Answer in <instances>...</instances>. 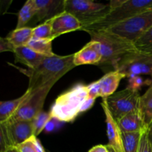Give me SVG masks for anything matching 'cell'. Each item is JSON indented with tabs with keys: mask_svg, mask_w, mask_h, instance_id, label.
Masks as SVG:
<instances>
[{
	"mask_svg": "<svg viewBox=\"0 0 152 152\" xmlns=\"http://www.w3.org/2000/svg\"><path fill=\"white\" fill-rule=\"evenodd\" d=\"M52 22V37H56L64 34L80 31L82 23L76 16L66 11H62L53 16Z\"/></svg>",
	"mask_w": 152,
	"mask_h": 152,
	"instance_id": "cell-13",
	"label": "cell"
},
{
	"mask_svg": "<svg viewBox=\"0 0 152 152\" xmlns=\"http://www.w3.org/2000/svg\"><path fill=\"white\" fill-rule=\"evenodd\" d=\"M125 1H126V0H112V1H110L109 4H108L109 8L111 9V10L117 8V7L122 5V4L125 2Z\"/></svg>",
	"mask_w": 152,
	"mask_h": 152,
	"instance_id": "cell-34",
	"label": "cell"
},
{
	"mask_svg": "<svg viewBox=\"0 0 152 152\" xmlns=\"http://www.w3.org/2000/svg\"><path fill=\"white\" fill-rule=\"evenodd\" d=\"M36 138L37 137L32 136L31 138L19 144L14 148L18 152H37L35 144Z\"/></svg>",
	"mask_w": 152,
	"mask_h": 152,
	"instance_id": "cell-29",
	"label": "cell"
},
{
	"mask_svg": "<svg viewBox=\"0 0 152 152\" xmlns=\"http://www.w3.org/2000/svg\"><path fill=\"white\" fill-rule=\"evenodd\" d=\"M12 1H0V15L4 14L7 12Z\"/></svg>",
	"mask_w": 152,
	"mask_h": 152,
	"instance_id": "cell-32",
	"label": "cell"
},
{
	"mask_svg": "<svg viewBox=\"0 0 152 152\" xmlns=\"http://www.w3.org/2000/svg\"><path fill=\"white\" fill-rule=\"evenodd\" d=\"M150 83L152 84V81H150L149 80H145L141 76H137V77L129 78V85H128L127 88L135 91H139V90L142 86L148 85Z\"/></svg>",
	"mask_w": 152,
	"mask_h": 152,
	"instance_id": "cell-27",
	"label": "cell"
},
{
	"mask_svg": "<svg viewBox=\"0 0 152 152\" xmlns=\"http://www.w3.org/2000/svg\"><path fill=\"white\" fill-rule=\"evenodd\" d=\"M6 152H18V151H16V149L14 148V147H11V148H9V149Z\"/></svg>",
	"mask_w": 152,
	"mask_h": 152,
	"instance_id": "cell-37",
	"label": "cell"
},
{
	"mask_svg": "<svg viewBox=\"0 0 152 152\" xmlns=\"http://www.w3.org/2000/svg\"><path fill=\"white\" fill-rule=\"evenodd\" d=\"M138 152H152V146L148 141L146 132H143L141 135Z\"/></svg>",
	"mask_w": 152,
	"mask_h": 152,
	"instance_id": "cell-30",
	"label": "cell"
},
{
	"mask_svg": "<svg viewBox=\"0 0 152 152\" xmlns=\"http://www.w3.org/2000/svg\"><path fill=\"white\" fill-rule=\"evenodd\" d=\"M146 134L147 137H148V141H149L150 144H151V145L152 146V121L151 122V123L147 126Z\"/></svg>",
	"mask_w": 152,
	"mask_h": 152,
	"instance_id": "cell-35",
	"label": "cell"
},
{
	"mask_svg": "<svg viewBox=\"0 0 152 152\" xmlns=\"http://www.w3.org/2000/svg\"><path fill=\"white\" fill-rule=\"evenodd\" d=\"M74 53L66 56H58L48 57L37 68L34 69H22L17 68L22 74L29 79L28 89L33 91L39 88L53 85L60 80L65 74L75 68L74 63Z\"/></svg>",
	"mask_w": 152,
	"mask_h": 152,
	"instance_id": "cell-2",
	"label": "cell"
},
{
	"mask_svg": "<svg viewBox=\"0 0 152 152\" xmlns=\"http://www.w3.org/2000/svg\"><path fill=\"white\" fill-rule=\"evenodd\" d=\"M37 13L35 18L37 22L48 20L58 13L64 11V1L58 0H34Z\"/></svg>",
	"mask_w": 152,
	"mask_h": 152,
	"instance_id": "cell-15",
	"label": "cell"
},
{
	"mask_svg": "<svg viewBox=\"0 0 152 152\" xmlns=\"http://www.w3.org/2000/svg\"><path fill=\"white\" fill-rule=\"evenodd\" d=\"M31 90L26 91L16 99L7 101H0V123H7L12 118L24 100L28 97Z\"/></svg>",
	"mask_w": 152,
	"mask_h": 152,
	"instance_id": "cell-18",
	"label": "cell"
},
{
	"mask_svg": "<svg viewBox=\"0 0 152 152\" xmlns=\"http://www.w3.org/2000/svg\"><path fill=\"white\" fill-rule=\"evenodd\" d=\"M91 39L98 42L102 60L98 65H110L115 69L119 61L129 53L137 50L133 42L106 31L88 33Z\"/></svg>",
	"mask_w": 152,
	"mask_h": 152,
	"instance_id": "cell-4",
	"label": "cell"
},
{
	"mask_svg": "<svg viewBox=\"0 0 152 152\" xmlns=\"http://www.w3.org/2000/svg\"><path fill=\"white\" fill-rule=\"evenodd\" d=\"M122 133L145 132L147 126L142 119L140 111L126 114L117 121Z\"/></svg>",
	"mask_w": 152,
	"mask_h": 152,
	"instance_id": "cell-16",
	"label": "cell"
},
{
	"mask_svg": "<svg viewBox=\"0 0 152 152\" xmlns=\"http://www.w3.org/2000/svg\"><path fill=\"white\" fill-rule=\"evenodd\" d=\"M95 100L89 96L87 86L78 83L59 95L49 112L59 123H71L81 113L91 109Z\"/></svg>",
	"mask_w": 152,
	"mask_h": 152,
	"instance_id": "cell-1",
	"label": "cell"
},
{
	"mask_svg": "<svg viewBox=\"0 0 152 152\" xmlns=\"http://www.w3.org/2000/svg\"><path fill=\"white\" fill-rule=\"evenodd\" d=\"M139 111L148 126L152 121V86L140 96Z\"/></svg>",
	"mask_w": 152,
	"mask_h": 152,
	"instance_id": "cell-21",
	"label": "cell"
},
{
	"mask_svg": "<svg viewBox=\"0 0 152 152\" xmlns=\"http://www.w3.org/2000/svg\"><path fill=\"white\" fill-rule=\"evenodd\" d=\"M53 86V85H48L35 90H31L28 97L22 102L10 120L32 121L33 119L43 110L46 98Z\"/></svg>",
	"mask_w": 152,
	"mask_h": 152,
	"instance_id": "cell-9",
	"label": "cell"
},
{
	"mask_svg": "<svg viewBox=\"0 0 152 152\" xmlns=\"http://www.w3.org/2000/svg\"><path fill=\"white\" fill-rule=\"evenodd\" d=\"M149 10H152V0H126L117 8H108L95 22L83 26L80 31L87 33L104 31Z\"/></svg>",
	"mask_w": 152,
	"mask_h": 152,
	"instance_id": "cell-3",
	"label": "cell"
},
{
	"mask_svg": "<svg viewBox=\"0 0 152 152\" xmlns=\"http://www.w3.org/2000/svg\"><path fill=\"white\" fill-rule=\"evenodd\" d=\"M13 53L15 56V62L23 64L31 69L37 68L46 57L35 52L28 46L16 48Z\"/></svg>",
	"mask_w": 152,
	"mask_h": 152,
	"instance_id": "cell-17",
	"label": "cell"
},
{
	"mask_svg": "<svg viewBox=\"0 0 152 152\" xmlns=\"http://www.w3.org/2000/svg\"><path fill=\"white\" fill-rule=\"evenodd\" d=\"M101 105L105 116V122L107 127V136L108 138V146L111 147L117 152H124L123 146V137L121 130L118 123L111 114L107 104L106 99H102Z\"/></svg>",
	"mask_w": 152,
	"mask_h": 152,
	"instance_id": "cell-12",
	"label": "cell"
},
{
	"mask_svg": "<svg viewBox=\"0 0 152 152\" xmlns=\"http://www.w3.org/2000/svg\"><path fill=\"white\" fill-rule=\"evenodd\" d=\"M102 60L100 46L98 42L91 40L74 56V63L76 67L83 65H98Z\"/></svg>",
	"mask_w": 152,
	"mask_h": 152,
	"instance_id": "cell-14",
	"label": "cell"
},
{
	"mask_svg": "<svg viewBox=\"0 0 152 152\" xmlns=\"http://www.w3.org/2000/svg\"><path fill=\"white\" fill-rule=\"evenodd\" d=\"M53 41V39L32 38L26 46L39 54L50 57L56 55V53H53L52 50Z\"/></svg>",
	"mask_w": 152,
	"mask_h": 152,
	"instance_id": "cell-20",
	"label": "cell"
},
{
	"mask_svg": "<svg viewBox=\"0 0 152 152\" xmlns=\"http://www.w3.org/2000/svg\"><path fill=\"white\" fill-rule=\"evenodd\" d=\"M106 146H107V148H108V152H117V151H115V150L113 149V148H111V147L108 146V145H106Z\"/></svg>",
	"mask_w": 152,
	"mask_h": 152,
	"instance_id": "cell-38",
	"label": "cell"
},
{
	"mask_svg": "<svg viewBox=\"0 0 152 152\" xmlns=\"http://www.w3.org/2000/svg\"><path fill=\"white\" fill-rule=\"evenodd\" d=\"M51 119L50 112H46L43 110L40 111L32 120L34 136L37 137L45 130L47 124Z\"/></svg>",
	"mask_w": 152,
	"mask_h": 152,
	"instance_id": "cell-24",
	"label": "cell"
},
{
	"mask_svg": "<svg viewBox=\"0 0 152 152\" xmlns=\"http://www.w3.org/2000/svg\"><path fill=\"white\" fill-rule=\"evenodd\" d=\"M6 38L14 48L26 46L33 38V28L25 26L21 28H15L7 34Z\"/></svg>",
	"mask_w": 152,
	"mask_h": 152,
	"instance_id": "cell-19",
	"label": "cell"
},
{
	"mask_svg": "<svg viewBox=\"0 0 152 152\" xmlns=\"http://www.w3.org/2000/svg\"><path fill=\"white\" fill-rule=\"evenodd\" d=\"M151 28H152V10H149L104 31L134 43Z\"/></svg>",
	"mask_w": 152,
	"mask_h": 152,
	"instance_id": "cell-5",
	"label": "cell"
},
{
	"mask_svg": "<svg viewBox=\"0 0 152 152\" xmlns=\"http://www.w3.org/2000/svg\"><path fill=\"white\" fill-rule=\"evenodd\" d=\"M151 77H152V74H151ZM151 86H152V84H151Z\"/></svg>",
	"mask_w": 152,
	"mask_h": 152,
	"instance_id": "cell-39",
	"label": "cell"
},
{
	"mask_svg": "<svg viewBox=\"0 0 152 152\" xmlns=\"http://www.w3.org/2000/svg\"><path fill=\"white\" fill-rule=\"evenodd\" d=\"M114 71L128 78L152 74V56L139 50L131 52L123 56L117 63Z\"/></svg>",
	"mask_w": 152,
	"mask_h": 152,
	"instance_id": "cell-6",
	"label": "cell"
},
{
	"mask_svg": "<svg viewBox=\"0 0 152 152\" xmlns=\"http://www.w3.org/2000/svg\"><path fill=\"white\" fill-rule=\"evenodd\" d=\"M14 47L10 44L6 37H0V53L2 52H14Z\"/></svg>",
	"mask_w": 152,
	"mask_h": 152,
	"instance_id": "cell-31",
	"label": "cell"
},
{
	"mask_svg": "<svg viewBox=\"0 0 152 152\" xmlns=\"http://www.w3.org/2000/svg\"><path fill=\"white\" fill-rule=\"evenodd\" d=\"M11 147L7 137L5 123H0V152H6Z\"/></svg>",
	"mask_w": 152,
	"mask_h": 152,
	"instance_id": "cell-28",
	"label": "cell"
},
{
	"mask_svg": "<svg viewBox=\"0 0 152 152\" xmlns=\"http://www.w3.org/2000/svg\"><path fill=\"white\" fill-rule=\"evenodd\" d=\"M64 11L74 15L82 23V26L91 23L105 10L108 4L91 0H65Z\"/></svg>",
	"mask_w": 152,
	"mask_h": 152,
	"instance_id": "cell-8",
	"label": "cell"
},
{
	"mask_svg": "<svg viewBox=\"0 0 152 152\" xmlns=\"http://www.w3.org/2000/svg\"><path fill=\"white\" fill-rule=\"evenodd\" d=\"M35 144H36V148H37V152H45V151L44 149V147H43V145H42L39 140L37 139V137L36 138Z\"/></svg>",
	"mask_w": 152,
	"mask_h": 152,
	"instance_id": "cell-36",
	"label": "cell"
},
{
	"mask_svg": "<svg viewBox=\"0 0 152 152\" xmlns=\"http://www.w3.org/2000/svg\"><path fill=\"white\" fill-rule=\"evenodd\" d=\"M88 152H108L106 145H97L91 148Z\"/></svg>",
	"mask_w": 152,
	"mask_h": 152,
	"instance_id": "cell-33",
	"label": "cell"
},
{
	"mask_svg": "<svg viewBox=\"0 0 152 152\" xmlns=\"http://www.w3.org/2000/svg\"><path fill=\"white\" fill-rule=\"evenodd\" d=\"M142 133L143 132L123 133L122 137L124 152H138L140 140Z\"/></svg>",
	"mask_w": 152,
	"mask_h": 152,
	"instance_id": "cell-23",
	"label": "cell"
},
{
	"mask_svg": "<svg viewBox=\"0 0 152 152\" xmlns=\"http://www.w3.org/2000/svg\"><path fill=\"white\" fill-rule=\"evenodd\" d=\"M126 78L123 74L117 71H110L102 78L88 85V92L90 97L96 99L97 97L108 98L117 91L120 82Z\"/></svg>",
	"mask_w": 152,
	"mask_h": 152,
	"instance_id": "cell-10",
	"label": "cell"
},
{
	"mask_svg": "<svg viewBox=\"0 0 152 152\" xmlns=\"http://www.w3.org/2000/svg\"><path fill=\"white\" fill-rule=\"evenodd\" d=\"M7 137L10 145L15 147L34 135L32 121L10 120L5 123Z\"/></svg>",
	"mask_w": 152,
	"mask_h": 152,
	"instance_id": "cell-11",
	"label": "cell"
},
{
	"mask_svg": "<svg viewBox=\"0 0 152 152\" xmlns=\"http://www.w3.org/2000/svg\"><path fill=\"white\" fill-rule=\"evenodd\" d=\"M140 96L139 91L126 88L105 99L111 114L118 121L126 114L139 111Z\"/></svg>",
	"mask_w": 152,
	"mask_h": 152,
	"instance_id": "cell-7",
	"label": "cell"
},
{
	"mask_svg": "<svg viewBox=\"0 0 152 152\" xmlns=\"http://www.w3.org/2000/svg\"><path fill=\"white\" fill-rule=\"evenodd\" d=\"M33 38L53 39L52 37L51 19L45 21L42 24L33 28Z\"/></svg>",
	"mask_w": 152,
	"mask_h": 152,
	"instance_id": "cell-26",
	"label": "cell"
},
{
	"mask_svg": "<svg viewBox=\"0 0 152 152\" xmlns=\"http://www.w3.org/2000/svg\"><path fill=\"white\" fill-rule=\"evenodd\" d=\"M134 44L137 50L152 56V28L138 39Z\"/></svg>",
	"mask_w": 152,
	"mask_h": 152,
	"instance_id": "cell-25",
	"label": "cell"
},
{
	"mask_svg": "<svg viewBox=\"0 0 152 152\" xmlns=\"http://www.w3.org/2000/svg\"><path fill=\"white\" fill-rule=\"evenodd\" d=\"M36 13H37V7H36L35 1L34 0H28L18 13V20L16 28L25 27V25L31 19L35 17Z\"/></svg>",
	"mask_w": 152,
	"mask_h": 152,
	"instance_id": "cell-22",
	"label": "cell"
}]
</instances>
